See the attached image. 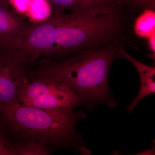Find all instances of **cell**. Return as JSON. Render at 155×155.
Returning a JSON list of instances; mask_svg holds the SVG:
<instances>
[{
  "mask_svg": "<svg viewBox=\"0 0 155 155\" xmlns=\"http://www.w3.org/2000/svg\"><path fill=\"white\" fill-rule=\"evenodd\" d=\"M115 54L114 46L110 45L81 50L60 62H42L51 75L70 87L83 103L114 108L116 103L110 94L108 77Z\"/></svg>",
  "mask_w": 155,
  "mask_h": 155,
  "instance_id": "obj_1",
  "label": "cell"
},
{
  "mask_svg": "<svg viewBox=\"0 0 155 155\" xmlns=\"http://www.w3.org/2000/svg\"><path fill=\"white\" fill-rule=\"evenodd\" d=\"M0 114L13 132L46 147H67L75 137L78 121L86 116L71 107L42 109L20 104H0Z\"/></svg>",
  "mask_w": 155,
  "mask_h": 155,
  "instance_id": "obj_2",
  "label": "cell"
},
{
  "mask_svg": "<svg viewBox=\"0 0 155 155\" xmlns=\"http://www.w3.org/2000/svg\"><path fill=\"white\" fill-rule=\"evenodd\" d=\"M116 12L95 14L73 10L54 14L56 17V41L50 57L77 53L113 39L120 30Z\"/></svg>",
  "mask_w": 155,
  "mask_h": 155,
  "instance_id": "obj_3",
  "label": "cell"
},
{
  "mask_svg": "<svg viewBox=\"0 0 155 155\" xmlns=\"http://www.w3.org/2000/svg\"><path fill=\"white\" fill-rule=\"evenodd\" d=\"M21 101L25 105L48 109L73 107L83 104L77 94L51 75L42 62L29 71L22 87Z\"/></svg>",
  "mask_w": 155,
  "mask_h": 155,
  "instance_id": "obj_4",
  "label": "cell"
},
{
  "mask_svg": "<svg viewBox=\"0 0 155 155\" xmlns=\"http://www.w3.org/2000/svg\"><path fill=\"white\" fill-rule=\"evenodd\" d=\"M31 65L20 50L0 48V104L21 102L22 89Z\"/></svg>",
  "mask_w": 155,
  "mask_h": 155,
  "instance_id": "obj_5",
  "label": "cell"
},
{
  "mask_svg": "<svg viewBox=\"0 0 155 155\" xmlns=\"http://www.w3.org/2000/svg\"><path fill=\"white\" fill-rule=\"evenodd\" d=\"M56 41V17L29 25L22 38L19 50L32 64L42 57L49 58Z\"/></svg>",
  "mask_w": 155,
  "mask_h": 155,
  "instance_id": "obj_6",
  "label": "cell"
},
{
  "mask_svg": "<svg viewBox=\"0 0 155 155\" xmlns=\"http://www.w3.org/2000/svg\"><path fill=\"white\" fill-rule=\"evenodd\" d=\"M6 0H0V48L19 50L29 25Z\"/></svg>",
  "mask_w": 155,
  "mask_h": 155,
  "instance_id": "obj_7",
  "label": "cell"
},
{
  "mask_svg": "<svg viewBox=\"0 0 155 155\" xmlns=\"http://www.w3.org/2000/svg\"><path fill=\"white\" fill-rule=\"evenodd\" d=\"M53 14L69 10H79L95 14L113 13L118 10L119 3L116 0H48Z\"/></svg>",
  "mask_w": 155,
  "mask_h": 155,
  "instance_id": "obj_8",
  "label": "cell"
},
{
  "mask_svg": "<svg viewBox=\"0 0 155 155\" xmlns=\"http://www.w3.org/2000/svg\"><path fill=\"white\" fill-rule=\"evenodd\" d=\"M118 55L120 58H124L131 62L136 68L140 77L141 86L138 95L127 108L128 111L133 112L142 100L149 95L155 93V68L137 61L122 49L119 50Z\"/></svg>",
  "mask_w": 155,
  "mask_h": 155,
  "instance_id": "obj_9",
  "label": "cell"
},
{
  "mask_svg": "<svg viewBox=\"0 0 155 155\" xmlns=\"http://www.w3.org/2000/svg\"><path fill=\"white\" fill-rule=\"evenodd\" d=\"M134 31L138 36L148 38L155 33V12L152 9H146L137 19Z\"/></svg>",
  "mask_w": 155,
  "mask_h": 155,
  "instance_id": "obj_10",
  "label": "cell"
},
{
  "mask_svg": "<svg viewBox=\"0 0 155 155\" xmlns=\"http://www.w3.org/2000/svg\"><path fill=\"white\" fill-rule=\"evenodd\" d=\"M28 13L32 20L40 22L51 17L52 9L48 0H31Z\"/></svg>",
  "mask_w": 155,
  "mask_h": 155,
  "instance_id": "obj_11",
  "label": "cell"
},
{
  "mask_svg": "<svg viewBox=\"0 0 155 155\" xmlns=\"http://www.w3.org/2000/svg\"><path fill=\"white\" fill-rule=\"evenodd\" d=\"M16 155H48L50 154L47 147L34 141L17 144L12 147Z\"/></svg>",
  "mask_w": 155,
  "mask_h": 155,
  "instance_id": "obj_12",
  "label": "cell"
},
{
  "mask_svg": "<svg viewBox=\"0 0 155 155\" xmlns=\"http://www.w3.org/2000/svg\"><path fill=\"white\" fill-rule=\"evenodd\" d=\"M10 5L20 14L28 13L31 0H8Z\"/></svg>",
  "mask_w": 155,
  "mask_h": 155,
  "instance_id": "obj_13",
  "label": "cell"
},
{
  "mask_svg": "<svg viewBox=\"0 0 155 155\" xmlns=\"http://www.w3.org/2000/svg\"><path fill=\"white\" fill-rule=\"evenodd\" d=\"M148 39L149 46L150 51L152 54L150 55V57L152 58L155 61V33L148 38Z\"/></svg>",
  "mask_w": 155,
  "mask_h": 155,
  "instance_id": "obj_14",
  "label": "cell"
},
{
  "mask_svg": "<svg viewBox=\"0 0 155 155\" xmlns=\"http://www.w3.org/2000/svg\"><path fill=\"white\" fill-rule=\"evenodd\" d=\"M0 155H16L12 147L0 146Z\"/></svg>",
  "mask_w": 155,
  "mask_h": 155,
  "instance_id": "obj_15",
  "label": "cell"
},
{
  "mask_svg": "<svg viewBox=\"0 0 155 155\" xmlns=\"http://www.w3.org/2000/svg\"><path fill=\"white\" fill-rule=\"evenodd\" d=\"M122 2L124 1L130 2L135 4L136 5L146 6V7H147V0H122Z\"/></svg>",
  "mask_w": 155,
  "mask_h": 155,
  "instance_id": "obj_16",
  "label": "cell"
},
{
  "mask_svg": "<svg viewBox=\"0 0 155 155\" xmlns=\"http://www.w3.org/2000/svg\"><path fill=\"white\" fill-rule=\"evenodd\" d=\"M0 146H9L8 142L7 141L2 131L0 129Z\"/></svg>",
  "mask_w": 155,
  "mask_h": 155,
  "instance_id": "obj_17",
  "label": "cell"
},
{
  "mask_svg": "<svg viewBox=\"0 0 155 155\" xmlns=\"http://www.w3.org/2000/svg\"><path fill=\"white\" fill-rule=\"evenodd\" d=\"M155 6V0H147V7L153 10Z\"/></svg>",
  "mask_w": 155,
  "mask_h": 155,
  "instance_id": "obj_18",
  "label": "cell"
},
{
  "mask_svg": "<svg viewBox=\"0 0 155 155\" xmlns=\"http://www.w3.org/2000/svg\"><path fill=\"white\" fill-rule=\"evenodd\" d=\"M116 1H118V2H120V3H122V0H116Z\"/></svg>",
  "mask_w": 155,
  "mask_h": 155,
  "instance_id": "obj_19",
  "label": "cell"
},
{
  "mask_svg": "<svg viewBox=\"0 0 155 155\" xmlns=\"http://www.w3.org/2000/svg\"><path fill=\"white\" fill-rule=\"evenodd\" d=\"M6 1H8V0H6Z\"/></svg>",
  "mask_w": 155,
  "mask_h": 155,
  "instance_id": "obj_20",
  "label": "cell"
}]
</instances>
